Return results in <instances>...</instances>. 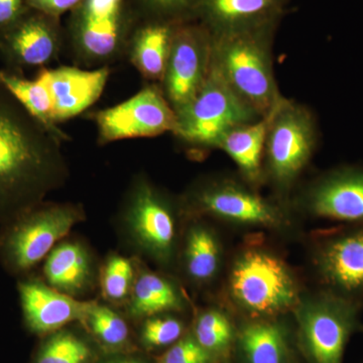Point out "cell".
<instances>
[{
    "label": "cell",
    "instance_id": "10",
    "mask_svg": "<svg viewBox=\"0 0 363 363\" xmlns=\"http://www.w3.org/2000/svg\"><path fill=\"white\" fill-rule=\"evenodd\" d=\"M211 63L210 33L196 21L179 23L160 84L175 112L187 106L197 96L211 71Z\"/></svg>",
    "mask_w": 363,
    "mask_h": 363
},
{
    "label": "cell",
    "instance_id": "23",
    "mask_svg": "<svg viewBox=\"0 0 363 363\" xmlns=\"http://www.w3.org/2000/svg\"><path fill=\"white\" fill-rule=\"evenodd\" d=\"M238 342L247 363H286L285 332L274 322L257 321L245 325Z\"/></svg>",
    "mask_w": 363,
    "mask_h": 363
},
{
    "label": "cell",
    "instance_id": "26",
    "mask_svg": "<svg viewBox=\"0 0 363 363\" xmlns=\"http://www.w3.org/2000/svg\"><path fill=\"white\" fill-rule=\"evenodd\" d=\"M195 339L209 353L224 352L233 343V325L223 312L207 310L196 321Z\"/></svg>",
    "mask_w": 363,
    "mask_h": 363
},
{
    "label": "cell",
    "instance_id": "27",
    "mask_svg": "<svg viewBox=\"0 0 363 363\" xmlns=\"http://www.w3.org/2000/svg\"><path fill=\"white\" fill-rule=\"evenodd\" d=\"M140 21H192L198 0H133Z\"/></svg>",
    "mask_w": 363,
    "mask_h": 363
},
{
    "label": "cell",
    "instance_id": "34",
    "mask_svg": "<svg viewBox=\"0 0 363 363\" xmlns=\"http://www.w3.org/2000/svg\"><path fill=\"white\" fill-rule=\"evenodd\" d=\"M28 9L26 0H0V30L14 23Z\"/></svg>",
    "mask_w": 363,
    "mask_h": 363
},
{
    "label": "cell",
    "instance_id": "3",
    "mask_svg": "<svg viewBox=\"0 0 363 363\" xmlns=\"http://www.w3.org/2000/svg\"><path fill=\"white\" fill-rule=\"evenodd\" d=\"M140 21L133 0H83L71 11L65 30L75 66L97 69L125 59Z\"/></svg>",
    "mask_w": 363,
    "mask_h": 363
},
{
    "label": "cell",
    "instance_id": "8",
    "mask_svg": "<svg viewBox=\"0 0 363 363\" xmlns=\"http://www.w3.org/2000/svg\"><path fill=\"white\" fill-rule=\"evenodd\" d=\"M301 340L312 363H342L344 351L357 327L352 298L329 292L298 302Z\"/></svg>",
    "mask_w": 363,
    "mask_h": 363
},
{
    "label": "cell",
    "instance_id": "35",
    "mask_svg": "<svg viewBox=\"0 0 363 363\" xmlns=\"http://www.w3.org/2000/svg\"><path fill=\"white\" fill-rule=\"evenodd\" d=\"M106 363H140L136 362V360L133 359H117V360H111V362H108Z\"/></svg>",
    "mask_w": 363,
    "mask_h": 363
},
{
    "label": "cell",
    "instance_id": "33",
    "mask_svg": "<svg viewBox=\"0 0 363 363\" xmlns=\"http://www.w3.org/2000/svg\"><path fill=\"white\" fill-rule=\"evenodd\" d=\"M83 0H26V6L35 11L61 18L62 14L71 13Z\"/></svg>",
    "mask_w": 363,
    "mask_h": 363
},
{
    "label": "cell",
    "instance_id": "30",
    "mask_svg": "<svg viewBox=\"0 0 363 363\" xmlns=\"http://www.w3.org/2000/svg\"><path fill=\"white\" fill-rule=\"evenodd\" d=\"M84 322H87L91 330L102 342L109 346L123 345L130 335L128 324L123 318L96 302L91 308Z\"/></svg>",
    "mask_w": 363,
    "mask_h": 363
},
{
    "label": "cell",
    "instance_id": "17",
    "mask_svg": "<svg viewBox=\"0 0 363 363\" xmlns=\"http://www.w3.org/2000/svg\"><path fill=\"white\" fill-rule=\"evenodd\" d=\"M286 0H198L192 21L211 35L278 25Z\"/></svg>",
    "mask_w": 363,
    "mask_h": 363
},
{
    "label": "cell",
    "instance_id": "28",
    "mask_svg": "<svg viewBox=\"0 0 363 363\" xmlns=\"http://www.w3.org/2000/svg\"><path fill=\"white\" fill-rule=\"evenodd\" d=\"M89 357V348L82 340L61 332L43 346L35 363H85Z\"/></svg>",
    "mask_w": 363,
    "mask_h": 363
},
{
    "label": "cell",
    "instance_id": "31",
    "mask_svg": "<svg viewBox=\"0 0 363 363\" xmlns=\"http://www.w3.org/2000/svg\"><path fill=\"white\" fill-rule=\"evenodd\" d=\"M183 333V324L173 317L152 316L145 321L142 339L150 347H162L177 342Z\"/></svg>",
    "mask_w": 363,
    "mask_h": 363
},
{
    "label": "cell",
    "instance_id": "11",
    "mask_svg": "<svg viewBox=\"0 0 363 363\" xmlns=\"http://www.w3.org/2000/svg\"><path fill=\"white\" fill-rule=\"evenodd\" d=\"M187 203L198 213L241 225L277 228L286 220L276 203L255 192L250 184L230 178L199 184L189 193Z\"/></svg>",
    "mask_w": 363,
    "mask_h": 363
},
{
    "label": "cell",
    "instance_id": "15",
    "mask_svg": "<svg viewBox=\"0 0 363 363\" xmlns=\"http://www.w3.org/2000/svg\"><path fill=\"white\" fill-rule=\"evenodd\" d=\"M304 204L320 218L363 224V168L333 169L310 186Z\"/></svg>",
    "mask_w": 363,
    "mask_h": 363
},
{
    "label": "cell",
    "instance_id": "5",
    "mask_svg": "<svg viewBox=\"0 0 363 363\" xmlns=\"http://www.w3.org/2000/svg\"><path fill=\"white\" fill-rule=\"evenodd\" d=\"M176 114L173 135L188 147L200 150L219 149L229 133L262 118L233 92L212 63L197 96Z\"/></svg>",
    "mask_w": 363,
    "mask_h": 363
},
{
    "label": "cell",
    "instance_id": "19",
    "mask_svg": "<svg viewBox=\"0 0 363 363\" xmlns=\"http://www.w3.org/2000/svg\"><path fill=\"white\" fill-rule=\"evenodd\" d=\"M178 23L140 21L131 33L125 59L147 83L161 84Z\"/></svg>",
    "mask_w": 363,
    "mask_h": 363
},
{
    "label": "cell",
    "instance_id": "1",
    "mask_svg": "<svg viewBox=\"0 0 363 363\" xmlns=\"http://www.w3.org/2000/svg\"><path fill=\"white\" fill-rule=\"evenodd\" d=\"M63 143L0 82V226L63 185L68 177Z\"/></svg>",
    "mask_w": 363,
    "mask_h": 363
},
{
    "label": "cell",
    "instance_id": "25",
    "mask_svg": "<svg viewBox=\"0 0 363 363\" xmlns=\"http://www.w3.org/2000/svg\"><path fill=\"white\" fill-rule=\"evenodd\" d=\"M221 264V247L216 234L196 224L189 230L185 247L186 269L191 279L207 283L216 276Z\"/></svg>",
    "mask_w": 363,
    "mask_h": 363
},
{
    "label": "cell",
    "instance_id": "9",
    "mask_svg": "<svg viewBox=\"0 0 363 363\" xmlns=\"http://www.w3.org/2000/svg\"><path fill=\"white\" fill-rule=\"evenodd\" d=\"M90 118L96 126L97 143L102 145L174 133L177 128L176 112L157 83H145L133 97L94 112Z\"/></svg>",
    "mask_w": 363,
    "mask_h": 363
},
{
    "label": "cell",
    "instance_id": "29",
    "mask_svg": "<svg viewBox=\"0 0 363 363\" xmlns=\"http://www.w3.org/2000/svg\"><path fill=\"white\" fill-rule=\"evenodd\" d=\"M133 266L130 259L114 255L107 260L101 272V288L104 297L119 302L128 297L133 288Z\"/></svg>",
    "mask_w": 363,
    "mask_h": 363
},
{
    "label": "cell",
    "instance_id": "2",
    "mask_svg": "<svg viewBox=\"0 0 363 363\" xmlns=\"http://www.w3.org/2000/svg\"><path fill=\"white\" fill-rule=\"evenodd\" d=\"M276 26L211 35L212 66L233 92L262 117L283 97L272 62Z\"/></svg>",
    "mask_w": 363,
    "mask_h": 363
},
{
    "label": "cell",
    "instance_id": "12",
    "mask_svg": "<svg viewBox=\"0 0 363 363\" xmlns=\"http://www.w3.org/2000/svg\"><path fill=\"white\" fill-rule=\"evenodd\" d=\"M66 47L60 18L28 9L14 23L0 30V61L7 70L45 68Z\"/></svg>",
    "mask_w": 363,
    "mask_h": 363
},
{
    "label": "cell",
    "instance_id": "13",
    "mask_svg": "<svg viewBox=\"0 0 363 363\" xmlns=\"http://www.w3.org/2000/svg\"><path fill=\"white\" fill-rule=\"evenodd\" d=\"M125 219L138 245L160 262L175 250V214L169 200L145 177L135 182L126 203Z\"/></svg>",
    "mask_w": 363,
    "mask_h": 363
},
{
    "label": "cell",
    "instance_id": "14",
    "mask_svg": "<svg viewBox=\"0 0 363 363\" xmlns=\"http://www.w3.org/2000/svg\"><path fill=\"white\" fill-rule=\"evenodd\" d=\"M111 73V67L84 69L61 66L40 69L35 77L49 91L54 123L59 125L89 109L104 93Z\"/></svg>",
    "mask_w": 363,
    "mask_h": 363
},
{
    "label": "cell",
    "instance_id": "18",
    "mask_svg": "<svg viewBox=\"0 0 363 363\" xmlns=\"http://www.w3.org/2000/svg\"><path fill=\"white\" fill-rule=\"evenodd\" d=\"M317 264L332 292L352 300L363 295V227L340 231L325 240Z\"/></svg>",
    "mask_w": 363,
    "mask_h": 363
},
{
    "label": "cell",
    "instance_id": "16",
    "mask_svg": "<svg viewBox=\"0 0 363 363\" xmlns=\"http://www.w3.org/2000/svg\"><path fill=\"white\" fill-rule=\"evenodd\" d=\"M21 311L26 327L44 335L74 321H85L95 302H82L37 279L18 281Z\"/></svg>",
    "mask_w": 363,
    "mask_h": 363
},
{
    "label": "cell",
    "instance_id": "4",
    "mask_svg": "<svg viewBox=\"0 0 363 363\" xmlns=\"http://www.w3.org/2000/svg\"><path fill=\"white\" fill-rule=\"evenodd\" d=\"M83 218L76 205L40 203L1 225L0 262L11 274H26Z\"/></svg>",
    "mask_w": 363,
    "mask_h": 363
},
{
    "label": "cell",
    "instance_id": "24",
    "mask_svg": "<svg viewBox=\"0 0 363 363\" xmlns=\"http://www.w3.org/2000/svg\"><path fill=\"white\" fill-rule=\"evenodd\" d=\"M0 82L50 133L64 142L70 140V136L52 121L51 97L47 87L39 78L35 77L32 80L26 78L23 74L4 69L0 70Z\"/></svg>",
    "mask_w": 363,
    "mask_h": 363
},
{
    "label": "cell",
    "instance_id": "21",
    "mask_svg": "<svg viewBox=\"0 0 363 363\" xmlns=\"http://www.w3.org/2000/svg\"><path fill=\"white\" fill-rule=\"evenodd\" d=\"M91 259L84 247L76 242L58 245L45 259L44 276L48 285L60 292L76 295L91 278Z\"/></svg>",
    "mask_w": 363,
    "mask_h": 363
},
{
    "label": "cell",
    "instance_id": "20",
    "mask_svg": "<svg viewBox=\"0 0 363 363\" xmlns=\"http://www.w3.org/2000/svg\"><path fill=\"white\" fill-rule=\"evenodd\" d=\"M269 116L245 124L223 138L219 150L235 162L243 180L250 186L259 185L264 179V145Z\"/></svg>",
    "mask_w": 363,
    "mask_h": 363
},
{
    "label": "cell",
    "instance_id": "6",
    "mask_svg": "<svg viewBox=\"0 0 363 363\" xmlns=\"http://www.w3.org/2000/svg\"><path fill=\"white\" fill-rule=\"evenodd\" d=\"M264 177L279 190L292 187L311 161L318 143L313 112L304 104L281 97L269 114Z\"/></svg>",
    "mask_w": 363,
    "mask_h": 363
},
{
    "label": "cell",
    "instance_id": "7",
    "mask_svg": "<svg viewBox=\"0 0 363 363\" xmlns=\"http://www.w3.org/2000/svg\"><path fill=\"white\" fill-rule=\"evenodd\" d=\"M229 292L240 309L259 317L274 316L297 307L298 288L289 267L267 250H245L234 262Z\"/></svg>",
    "mask_w": 363,
    "mask_h": 363
},
{
    "label": "cell",
    "instance_id": "32",
    "mask_svg": "<svg viewBox=\"0 0 363 363\" xmlns=\"http://www.w3.org/2000/svg\"><path fill=\"white\" fill-rule=\"evenodd\" d=\"M211 353L202 347L195 338H185L174 344L157 363H210Z\"/></svg>",
    "mask_w": 363,
    "mask_h": 363
},
{
    "label": "cell",
    "instance_id": "22",
    "mask_svg": "<svg viewBox=\"0 0 363 363\" xmlns=\"http://www.w3.org/2000/svg\"><path fill=\"white\" fill-rule=\"evenodd\" d=\"M184 303L174 284L154 272H143L131 291L130 312L136 317H152L180 311Z\"/></svg>",
    "mask_w": 363,
    "mask_h": 363
}]
</instances>
